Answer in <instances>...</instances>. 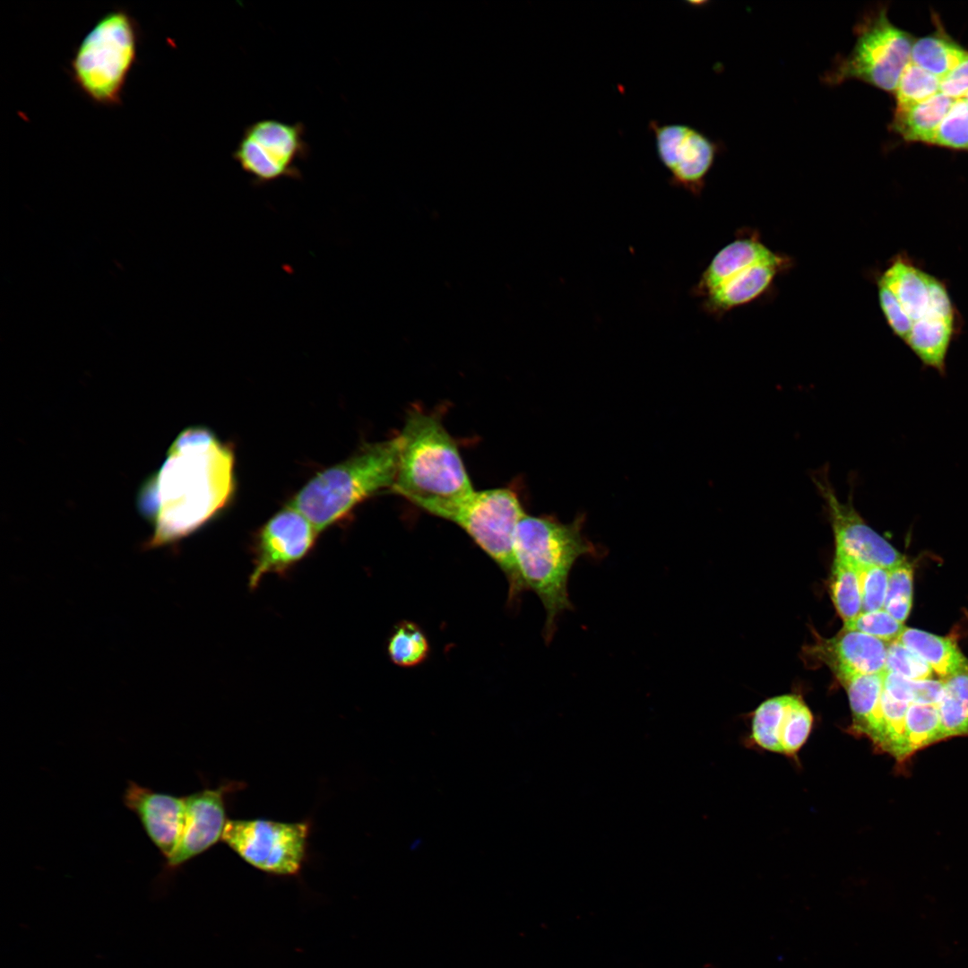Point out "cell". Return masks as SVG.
<instances>
[{
  "label": "cell",
  "instance_id": "obj_1",
  "mask_svg": "<svg viewBox=\"0 0 968 968\" xmlns=\"http://www.w3.org/2000/svg\"><path fill=\"white\" fill-rule=\"evenodd\" d=\"M233 468L232 451L207 428L182 430L137 492L138 511L152 530L143 549L177 545L213 518L232 494Z\"/></svg>",
  "mask_w": 968,
  "mask_h": 968
},
{
  "label": "cell",
  "instance_id": "obj_2",
  "mask_svg": "<svg viewBox=\"0 0 968 968\" xmlns=\"http://www.w3.org/2000/svg\"><path fill=\"white\" fill-rule=\"evenodd\" d=\"M877 287L880 308L894 334L923 365L943 374L961 324L946 282L900 253L879 275Z\"/></svg>",
  "mask_w": 968,
  "mask_h": 968
},
{
  "label": "cell",
  "instance_id": "obj_3",
  "mask_svg": "<svg viewBox=\"0 0 968 968\" xmlns=\"http://www.w3.org/2000/svg\"><path fill=\"white\" fill-rule=\"evenodd\" d=\"M392 490L423 511L453 522L475 491L457 444L439 416L411 411L398 436Z\"/></svg>",
  "mask_w": 968,
  "mask_h": 968
},
{
  "label": "cell",
  "instance_id": "obj_4",
  "mask_svg": "<svg viewBox=\"0 0 968 968\" xmlns=\"http://www.w3.org/2000/svg\"><path fill=\"white\" fill-rule=\"evenodd\" d=\"M582 520L562 523L525 514L514 540V561L523 592L532 591L546 611L544 638L551 640L557 617L573 608L567 583L575 561L597 550L582 534Z\"/></svg>",
  "mask_w": 968,
  "mask_h": 968
},
{
  "label": "cell",
  "instance_id": "obj_5",
  "mask_svg": "<svg viewBox=\"0 0 968 968\" xmlns=\"http://www.w3.org/2000/svg\"><path fill=\"white\" fill-rule=\"evenodd\" d=\"M399 450L398 436L366 445L350 458L318 472L290 504L320 532L366 498L392 489Z\"/></svg>",
  "mask_w": 968,
  "mask_h": 968
},
{
  "label": "cell",
  "instance_id": "obj_6",
  "mask_svg": "<svg viewBox=\"0 0 968 968\" xmlns=\"http://www.w3.org/2000/svg\"><path fill=\"white\" fill-rule=\"evenodd\" d=\"M141 30L123 7L101 15L82 39L70 60L73 83L97 106L117 107L137 61Z\"/></svg>",
  "mask_w": 968,
  "mask_h": 968
},
{
  "label": "cell",
  "instance_id": "obj_7",
  "mask_svg": "<svg viewBox=\"0 0 968 968\" xmlns=\"http://www.w3.org/2000/svg\"><path fill=\"white\" fill-rule=\"evenodd\" d=\"M855 34L853 48L845 56L836 58L825 73V82L835 86L859 80L895 93L902 73L911 62L914 40L890 22L885 7L866 15L855 27Z\"/></svg>",
  "mask_w": 968,
  "mask_h": 968
},
{
  "label": "cell",
  "instance_id": "obj_8",
  "mask_svg": "<svg viewBox=\"0 0 968 968\" xmlns=\"http://www.w3.org/2000/svg\"><path fill=\"white\" fill-rule=\"evenodd\" d=\"M525 514L513 490L497 488L474 491L453 521L503 571L511 601L523 592L514 561V540Z\"/></svg>",
  "mask_w": 968,
  "mask_h": 968
},
{
  "label": "cell",
  "instance_id": "obj_9",
  "mask_svg": "<svg viewBox=\"0 0 968 968\" xmlns=\"http://www.w3.org/2000/svg\"><path fill=\"white\" fill-rule=\"evenodd\" d=\"M308 822L228 820L222 841L242 860L268 875L296 877L307 859Z\"/></svg>",
  "mask_w": 968,
  "mask_h": 968
},
{
  "label": "cell",
  "instance_id": "obj_10",
  "mask_svg": "<svg viewBox=\"0 0 968 968\" xmlns=\"http://www.w3.org/2000/svg\"><path fill=\"white\" fill-rule=\"evenodd\" d=\"M308 151L302 123L270 118L245 128L232 157L254 185L263 186L283 177L299 179L297 165Z\"/></svg>",
  "mask_w": 968,
  "mask_h": 968
},
{
  "label": "cell",
  "instance_id": "obj_11",
  "mask_svg": "<svg viewBox=\"0 0 968 968\" xmlns=\"http://www.w3.org/2000/svg\"><path fill=\"white\" fill-rule=\"evenodd\" d=\"M823 498L834 537L835 552L851 560L891 570L904 564L905 557L873 530L854 506L851 495L847 501L838 498L826 472L814 478Z\"/></svg>",
  "mask_w": 968,
  "mask_h": 968
},
{
  "label": "cell",
  "instance_id": "obj_12",
  "mask_svg": "<svg viewBox=\"0 0 968 968\" xmlns=\"http://www.w3.org/2000/svg\"><path fill=\"white\" fill-rule=\"evenodd\" d=\"M656 153L670 172L671 186L699 195L719 151L718 143L686 124L649 122Z\"/></svg>",
  "mask_w": 968,
  "mask_h": 968
},
{
  "label": "cell",
  "instance_id": "obj_13",
  "mask_svg": "<svg viewBox=\"0 0 968 968\" xmlns=\"http://www.w3.org/2000/svg\"><path fill=\"white\" fill-rule=\"evenodd\" d=\"M318 533L290 504L276 513L255 538L249 587L255 589L267 575L286 573L311 550Z\"/></svg>",
  "mask_w": 968,
  "mask_h": 968
},
{
  "label": "cell",
  "instance_id": "obj_14",
  "mask_svg": "<svg viewBox=\"0 0 968 968\" xmlns=\"http://www.w3.org/2000/svg\"><path fill=\"white\" fill-rule=\"evenodd\" d=\"M229 786L203 789L185 796L186 816L178 843L164 861L155 887L156 895L165 894L176 872L186 862L206 851L220 840L227 823L225 794Z\"/></svg>",
  "mask_w": 968,
  "mask_h": 968
},
{
  "label": "cell",
  "instance_id": "obj_15",
  "mask_svg": "<svg viewBox=\"0 0 968 968\" xmlns=\"http://www.w3.org/2000/svg\"><path fill=\"white\" fill-rule=\"evenodd\" d=\"M813 716L798 696H780L762 703L752 720L751 739L758 747L795 756L811 732Z\"/></svg>",
  "mask_w": 968,
  "mask_h": 968
},
{
  "label": "cell",
  "instance_id": "obj_16",
  "mask_svg": "<svg viewBox=\"0 0 968 968\" xmlns=\"http://www.w3.org/2000/svg\"><path fill=\"white\" fill-rule=\"evenodd\" d=\"M125 807L139 819L145 834L164 861L173 854L185 822V796L156 791L128 781L123 792Z\"/></svg>",
  "mask_w": 968,
  "mask_h": 968
},
{
  "label": "cell",
  "instance_id": "obj_17",
  "mask_svg": "<svg viewBox=\"0 0 968 968\" xmlns=\"http://www.w3.org/2000/svg\"><path fill=\"white\" fill-rule=\"evenodd\" d=\"M886 643L872 635L844 628L817 646L821 659L838 679L886 671Z\"/></svg>",
  "mask_w": 968,
  "mask_h": 968
},
{
  "label": "cell",
  "instance_id": "obj_18",
  "mask_svg": "<svg viewBox=\"0 0 968 968\" xmlns=\"http://www.w3.org/2000/svg\"><path fill=\"white\" fill-rule=\"evenodd\" d=\"M788 264V258L778 255L772 260L746 269L707 294L704 308L712 315H719L756 299Z\"/></svg>",
  "mask_w": 968,
  "mask_h": 968
},
{
  "label": "cell",
  "instance_id": "obj_19",
  "mask_svg": "<svg viewBox=\"0 0 968 968\" xmlns=\"http://www.w3.org/2000/svg\"><path fill=\"white\" fill-rule=\"evenodd\" d=\"M778 255L756 238H737L714 255L696 284L694 293L704 298L739 272L759 263L772 260Z\"/></svg>",
  "mask_w": 968,
  "mask_h": 968
},
{
  "label": "cell",
  "instance_id": "obj_20",
  "mask_svg": "<svg viewBox=\"0 0 968 968\" xmlns=\"http://www.w3.org/2000/svg\"><path fill=\"white\" fill-rule=\"evenodd\" d=\"M955 99L938 92L906 107H895L891 128L905 141L931 144L934 134Z\"/></svg>",
  "mask_w": 968,
  "mask_h": 968
},
{
  "label": "cell",
  "instance_id": "obj_21",
  "mask_svg": "<svg viewBox=\"0 0 968 968\" xmlns=\"http://www.w3.org/2000/svg\"><path fill=\"white\" fill-rule=\"evenodd\" d=\"M897 640L920 656L943 681L968 670V659L951 639L905 627Z\"/></svg>",
  "mask_w": 968,
  "mask_h": 968
},
{
  "label": "cell",
  "instance_id": "obj_22",
  "mask_svg": "<svg viewBox=\"0 0 968 968\" xmlns=\"http://www.w3.org/2000/svg\"><path fill=\"white\" fill-rule=\"evenodd\" d=\"M885 672L839 679L848 694L852 713L848 731L856 737L868 739L876 725Z\"/></svg>",
  "mask_w": 968,
  "mask_h": 968
},
{
  "label": "cell",
  "instance_id": "obj_23",
  "mask_svg": "<svg viewBox=\"0 0 968 968\" xmlns=\"http://www.w3.org/2000/svg\"><path fill=\"white\" fill-rule=\"evenodd\" d=\"M968 51L941 30L914 41L911 62L925 71L943 78L964 58Z\"/></svg>",
  "mask_w": 968,
  "mask_h": 968
},
{
  "label": "cell",
  "instance_id": "obj_24",
  "mask_svg": "<svg viewBox=\"0 0 968 968\" xmlns=\"http://www.w3.org/2000/svg\"><path fill=\"white\" fill-rule=\"evenodd\" d=\"M938 707L941 740L968 735V670L944 681Z\"/></svg>",
  "mask_w": 968,
  "mask_h": 968
},
{
  "label": "cell",
  "instance_id": "obj_25",
  "mask_svg": "<svg viewBox=\"0 0 968 968\" xmlns=\"http://www.w3.org/2000/svg\"><path fill=\"white\" fill-rule=\"evenodd\" d=\"M830 589L834 605L844 622L862 612L856 566L851 558L838 552H835L833 563Z\"/></svg>",
  "mask_w": 968,
  "mask_h": 968
},
{
  "label": "cell",
  "instance_id": "obj_26",
  "mask_svg": "<svg viewBox=\"0 0 968 968\" xmlns=\"http://www.w3.org/2000/svg\"><path fill=\"white\" fill-rule=\"evenodd\" d=\"M941 740V722L938 704L912 703L909 704L904 726V758L916 751Z\"/></svg>",
  "mask_w": 968,
  "mask_h": 968
},
{
  "label": "cell",
  "instance_id": "obj_27",
  "mask_svg": "<svg viewBox=\"0 0 968 968\" xmlns=\"http://www.w3.org/2000/svg\"><path fill=\"white\" fill-rule=\"evenodd\" d=\"M430 644L420 627L410 620L398 623L387 642L391 661L399 667L412 668L428 657Z\"/></svg>",
  "mask_w": 968,
  "mask_h": 968
},
{
  "label": "cell",
  "instance_id": "obj_28",
  "mask_svg": "<svg viewBox=\"0 0 968 968\" xmlns=\"http://www.w3.org/2000/svg\"><path fill=\"white\" fill-rule=\"evenodd\" d=\"M941 78L910 62L899 79L895 91L896 107L924 101L940 91Z\"/></svg>",
  "mask_w": 968,
  "mask_h": 968
},
{
  "label": "cell",
  "instance_id": "obj_29",
  "mask_svg": "<svg viewBox=\"0 0 968 968\" xmlns=\"http://www.w3.org/2000/svg\"><path fill=\"white\" fill-rule=\"evenodd\" d=\"M912 596V569L908 562L889 570L883 609L900 623L907 618Z\"/></svg>",
  "mask_w": 968,
  "mask_h": 968
},
{
  "label": "cell",
  "instance_id": "obj_30",
  "mask_svg": "<svg viewBox=\"0 0 968 968\" xmlns=\"http://www.w3.org/2000/svg\"><path fill=\"white\" fill-rule=\"evenodd\" d=\"M931 144L955 150H968V102L955 99L939 124Z\"/></svg>",
  "mask_w": 968,
  "mask_h": 968
},
{
  "label": "cell",
  "instance_id": "obj_31",
  "mask_svg": "<svg viewBox=\"0 0 968 968\" xmlns=\"http://www.w3.org/2000/svg\"><path fill=\"white\" fill-rule=\"evenodd\" d=\"M853 562L860 580L862 612L882 609L886 596L889 570Z\"/></svg>",
  "mask_w": 968,
  "mask_h": 968
},
{
  "label": "cell",
  "instance_id": "obj_32",
  "mask_svg": "<svg viewBox=\"0 0 968 968\" xmlns=\"http://www.w3.org/2000/svg\"><path fill=\"white\" fill-rule=\"evenodd\" d=\"M886 671L912 680L929 679L932 677L930 667L898 640L887 645Z\"/></svg>",
  "mask_w": 968,
  "mask_h": 968
},
{
  "label": "cell",
  "instance_id": "obj_33",
  "mask_svg": "<svg viewBox=\"0 0 968 968\" xmlns=\"http://www.w3.org/2000/svg\"><path fill=\"white\" fill-rule=\"evenodd\" d=\"M844 628L859 631L886 643H891L899 638L905 627L882 609L861 612L855 618L844 622Z\"/></svg>",
  "mask_w": 968,
  "mask_h": 968
},
{
  "label": "cell",
  "instance_id": "obj_34",
  "mask_svg": "<svg viewBox=\"0 0 968 968\" xmlns=\"http://www.w3.org/2000/svg\"><path fill=\"white\" fill-rule=\"evenodd\" d=\"M940 92L954 99L964 98L968 92V56L941 78Z\"/></svg>",
  "mask_w": 968,
  "mask_h": 968
},
{
  "label": "cell",
  "instance_id": "obj_35",
  "mask_svg": "<svg viewBox=\"0 0 968 968\" xmlns=\"http://www.w3.org/2000/svg\"><path fill=\"white\" fill-rule=\"evenodd\" d=\"M964 99H965V100H966V101L968 102V92H967V94H966V95H965V96L964 97Z\"/></svg>",
  "mask_w": 968,
  "mask_h": 968
}]
</instances>
